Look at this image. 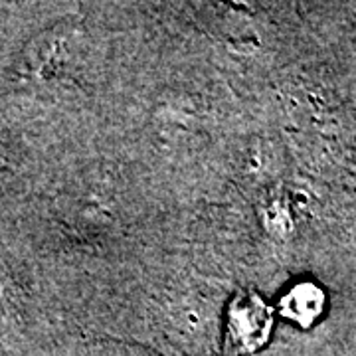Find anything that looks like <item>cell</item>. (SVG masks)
<instances>
[{
    "mask_svg": "<svg viewBox=\"0 0 356 356\" xmlns=\"http://www.w3.org/2000/svg\"><path fill=\"white\" fill-rule=\"evenodd\" d=\"M273 313L255 293H240L226 311V344L232 355L254 353L266 344Z\"/></svg>",
    "mask_w": 356,
    "mask_h": 356,
    "instance_id": "obj_1",
    "label": "cell"
},
{
    "mask_svg": "<svg viewBox=\"0 0 356 356\" xmlns=\"http://www.w3.org/2000/svg\"><path fill=\"white\" fill-rule=\"evenodd\" d=\"M325 293L311 281L295 283L289 291L283 295L280 303V311L283 317H287L297 325H311L315 323L325 311Z\"/></svg>",
    "mask_w": 356,
    "mask_h": 356,
    "instance_id": "obj_2",
    "label": "cell"
}]
</instances>
